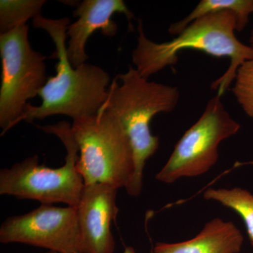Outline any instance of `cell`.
Masks as SVG:
<instances>
[{"instance_id":"ba28073f","label":"cell","mask_w":253,"mask_h":253,"mask_svg":"<svg viewBox=\"0 0 253 253\" xmlns=\"http://www.w3.org/2000/svg\"><path fill=\"white\" fill-rule=\"evenodd\" d=\"M77 208L41 204L21 215L6 218L0 227L1 244H23L59 253H78Z\"/></svg>"},{"instance_id":"8992f818","label":"cell","mask_w":253,"mask_h":253,"mask_svg":"<svg viewBox=\"0 0 253 253\" xmlns=\"http://www.w3.org/2000/svg\"><path fill=\"white\" fill-rule=\"evenodd\" d=\"M0 126L3 135L18 124L28 100L38 96L48 77L46 57L32 48L27 24L0 34Z\"/></svg>"},{"instance_id":"5b68a950","label":"cell","mask_w":253,"mask_h":253,"mask_svg":"<svg viewBox=\"0 0 253 253\" xmlns=\"http://www.w3.org/2000/svg\"><path fill=\"white\" fill-rule=\"evenodd\" d=\"M79 148L76 169L84 185L107 184L118 189L130 182L134 171L130 141L117 120L104 110L73 121Z\"/></svg>"},{"instance_id":"e0dca14e","label":"cell","mask_w":253,"mask_h":253,"mask_svg":"<svg viewBox=\"0 0 253 253\" xmlns=\"http://www.w3.org/2000/svg\"><path fill=\"white\" fill-rule=\"evenodd\" d=\"M250 42H251V46L253 47V31L251 32V38H250Z\"/></svg>"},{"instance_id":"9a60e30c","label":"cell","mask_w":253,"mask_h":253,"mask_svg":"<svg viewBox=\"0 0 253 253\" xmlns=\"http://www.w3.org/2000/svg\"><path fill=\"white\" fill-rule=\"evenodd\" d=\"M231 91L244 112L253 120V61H246L239 68Z\"/></svg>"},{"instance_id":"52a82bcc","label":"cell","mask_w":253,"mask_h":253,"mask_svg":"<svg viewBox=\"0 0 253 253\" xmlns=\"http://www.w3.org/2000/svg\"><path fill=\"white\" fill-rule=\"evenodd\" d=\"M216 95L210 99L199 119L176 143L167 163L156 175V180L173 184L184 177L206 174L219 159V146L241 129Z\"/></svg>"},{"instance_id":"8fae6325","label":"cell","mask_w":253,"mask_h":253,"mask_svg":"<svg viewBox=\"0 0 253 253\" xmlns=\"http://www.w3.org/2000/svg\"><path fill=\"white\" fill-rule=\"evenodd\" d=\"M244 238L231 221L214 218L193 239L178 243L158 242L153 253H239Z\"/></svg>"},{"instance_id":"4fadbf2b","label":"cell","mask_w":253,"mask_h":253,"mask_svg":"<svg viewBox=\"0 0 253 253\" xmlns=\"http://www.w3.org/2000/svg\"><path fill=\"white\" fill-rule=\"evenodd\" d=\"M204 198L207 201H216L239 214L244 221L253 248V194L241 187L210 188L204 191Z\"/></svg>"},{"instance_id":"277c9868","label":"cell","mask_w":253,"mask_h":253,"mask_svg":"<svg viewBox=\"0 0 253 253\" xmlns=\"http://www.w3.org/2000/svg\"><path fill=\"white\" fill-rule=\"evenodd\" d=\"M48 134H54L66 149V163L59 168L39 164L37 155L0 170V194L18 199L38 201L41 204H64L77 207L84 183L76 169L79 148L69 123L61 121L40 126Z\"/></svg>"},{"instance_id":"2e32d148","label":"cell","mask_w":253,"mask_h":253,"mask_svg":"<svg viewBox=\"0 0 253 253\" xmlns=\"http://www.w3.org/2000/svg\"><path fill=\"white\" fill-rule=\"evenodd\" d=\"M59 253L56 252H54V251H48L47 253ZM135 253V251H134V249L131 247H126V249H125L124 253Z\"/></svg>"},{"instance_id":"30bf717a","label":"cell","mask_w":253,"mask_h":253,"mask_svg":"<svg viewBox=\"0 0 253 253\" xmlns=\"http://www.w3.org/2000/svg\"><path fill=\"white\" fill-rule=\"evenodd\" d=\"M121 13L126 16L129 28L134 14L123 0H84L78 4L73 16L78 20L68 26L67 44L68 59L73 68L86 63L89 59L85 48L89 37L101 30L104 36L113 38L117 34L118 25L112 19L113 14Z\"/></svg>"},{"instance_id":"7a4b0ae2","label":"cell","mask_w":253,"mask_h":253,"mask_svg":"<svg viewBox=\"0 0 253 253\" xmlns=\"http://www.w3.org/2000/svg\"><path fill=\"white\" fill-rule=\"evenodd\" d=\"M33 23L35 28L43 29L49 35L56 46L54 56L59 61L55 66L56 76L48 77L39 91L41 105L28 103L18 123H32L56 115L68 116L74 121L96 114L107 98L111 83L109 73L91 63L73 67L66 43L71 24L69 18L51 19L41 14L33 19Z\"/></svg>"},{"instance_id":"3957f363","label":"cell","mask_w":253,"mask_h":253,"mask_svg":"<svg viewBox=\"0 0 253 253\" xmlns=\"http://www.w3.org/2000/svg\"><path fill=\"white\" fill-rule=\"evenodd\" d=\"M179 99L177 86L150 82L131 66L111 81L101 109L117 120L130 141L134 171L126 188L129 196L141 194L145 166L159 147V139L151 130L152 118L158 113L172 112Z\"/></svg>"},{"instance_id":"7c38bea8","label":"cell","mask_w":253,"mask_h":253,"mask_svg":"<svg viewBox=\"0 0 253 253\" xmlns=\"http://www.w3.org/2000/svg\"><path fill=\"white\" fill-rule=\"evenodd\" d=\"M230 11L237 18V31L241 32L247 26L250 15L253 13V0H202L186 17L169 26L168 32L177 36L195 20L219 11Z\"/></svg>"},{"instance_id":"5bb4252c","label":"cell","mask_w":253,"mask_h":253,"mask_svg":"<svg viewBox=\"0 0 253 253\" xmlns=\"http://www.w3.org/2000/svg\"><path fill=\"white\" fill-rule=\"evenodd\" d=\"M45 0H1L0 34L7 33L41 15Z\"/></svg>"},{"instance_id":"6da1fadb","label":"cell","mask_w":253,"mask_h":253,"mask_svg":"<svg viewBox=\"0 0 253 253\" xmlns=\"http://www.w3.org/2000/svg\"><path fill=\"white\" fill-rule=\"evenodd\" d=\"M237 18L230 11L211 13L195 20L172 41L155 42L146 36L142 21L138 24L137 44L131 54L139 74L149 79L152 75L178 62L183 50L196 49L217 58H229L225 73L213 82L211 89L222 96L235 79L239 68L253 61V47L241 42L236 36Z\"/></svg>"},{"instance_id":"9c48e42d","label":"cell","mask_w":253,"mask_h":253,"mask_svg":"<svg viewBox=\"0 0 253 253\" xmlns=\"http://www.w3.org/2000/svg\"><path fill=\"white\" fill-rule=\"evenodd\" d=\"M118 189L107 184L84 185L77 208L79 253H114L111 224L118 213Z\"/></svg>"}]
</instances>
